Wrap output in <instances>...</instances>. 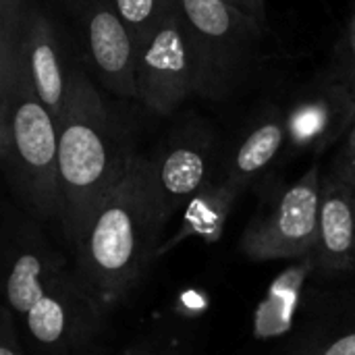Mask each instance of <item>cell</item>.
Listing matches in <instances>:
<instances>
[{
  "instance_id": "1",
  "label": "cell",
  "mask_w": 355,
  "mask_h": 355,
  "mask_svg": "<svg viewBox=\"0 0 355 355\" xmlns=\"http://www.w3.org/2000/svg\"><path fill=\"white\" fill-rule=\"evenodd\" d=\"M4 306L33 355H94L100 343L106 310L29 227L6 241Z\"/></svg>"
},
{
  "instance_id": "2",
  "label": "cell",
  "mask_w": 355,
  "mask_h": 355,
  "mask_svg": "<svg viewBox=\"0 0 355 355\" xmlns=\"http://www.w3.org/2000/svg\"><path fill=\"white\" fill-rule=\"evenodd\" d=\"M168 220L152 160L137 154L73 243L75 275L104 310L121 302L158 258Z\"/></svg>"
},
{
  "instance_id": "3",
  "label": "cell",
  "mask_w": 355,
  "mask_h": 355,
  "mask_svg": "<svg viewBox=\"0 0 355 355\" xmlns=\"http://www.w3.org/2000/svg\"><path fill=\"white\" fill-rule=\"evenodd\" d=\"M58 125V171L69 245L77 241L98 204L127 175L135 152L98 87L81 73L69 77Z\"/></svg>"
},
{
  "instance_id": "4",
  "label": "cell",
  "mask_w": 355,
  "mask_h": 355,
  "mask_svg": "<svg viewBox=\"0 0 355 355\" xmlns=\"http://www.w3.org/2000/svg\"><path fill=\"white\" fill-rule=\"evenodd\" d=\"M0 160L27 216L60 223L58 125L35 94L17 44L0 48Z\"/></svg>"
},
{
  "instance_id": "5",
  "label": "cell",
  "mask_w": 355,
  "mask_h": 355,
  "mask_svg": "<svg viewBox=\"0 0 355 355\" xmlns=\"http://www.w3.org/2000/svg\"><path fill=\"white\" fill-rule=\"evenodd\" d=\"M177 4L196 67L198 96L225 98L250 73L266 29L225 0Z\"/></svg>"
},
{
  "instance_id": "6",
  "label": "cell",
  "mask_w": 355,
  "mask_h": 355,
  "mask_svg": "<svg viewBox=\"0 0 355 355\" xmlns=\"http://www.w3.org/2000/svg\"><path fill=\"white\" fill-rule=\"evenodd\" d=\"M322 175L318 164L279 198L275 208L258 216L241 237V252L250 260L312 258L318 237Z\"/></svg>"
},
{
  "instance_id": "7",
  "label": "cell",
  "mask_w": 355,
  "mask_h": 355,
  "mask_svg": "<svg viewBox=\"0 0 355 355\" xmlns=\"http://www.w3.org/2000/svg\"><path fill=\"white\" fill-rule=\"evenodd\" d=\"M135 87L137 98L158 114H171L189 96H198L196 67L179 4L137 50Z\"/></svg>"
},
{
  "instance_id": "8",
  "label": "cell",
  "mask_w": 355,
  "mask_h": 355,
  "mask_svg": "<svg viewBox=\"0 0 355 355\" xmlns=\"http://www.w3.org/2000/svg\"><path fill=\"white\" fill-rule=\"evenodd\" d=\"M150 160L158 193L171 216L214 183V148L212 137L206 133H181Z\"/></svg>"
},
{
  "instance_id": "9",
  "label": "cell",
  "mask_w": 355,
  "mask_h": 355,
  "mask_svg": "<svg viewBox=\"0 0 355 355\" xmlns=\"http://www.w3.org/2000/svg\"><path fill=\"white\" fill-rule=\"evenodd\" d=\"M85 50L106 89L137 98L135 44L110 2H96L85 12Z\"/></svg>"
},
{
  "instance_id": "10",
  "label": "cell",
  "mask_w": 355,
  "mask_h": 355,
  "mask_svg": "<svg viewBox=\"0 0 355 355\" xmlns=\"http://www.w3.org/2000/svg\"><path fill=\"white\" fill-rule=\"evenodd\" d=\"M355 121L347 83H329L300 98L287 112V144L293 150H322Z\"/></svg>"
},
{
  "instance_id": "11",
  "label": "cell",
  "mask_w": 355,
  "mask_h": 355,
  "mask_svg": "<svg viewBox=\"0 0 355 355\" xmlns=\"http://www.w3.org/2000/svg\"><path fill=\"white\" fill-rule=\"evenodd\" d=\"M17 48L31 77L35 94L52 112L54 121H58L64 110L71 75H67L62 69L58 42L50 19L40 10L23 12Z\"/></svg>"
},
{
  "instance_id": "12",
  "label": "cell",
  "mask_w": 355,
  "mask_h": 355,
  "mask_svg": "<svg viewBox=\"0 0 355 355\" xmlns=\"http://www.w3.org/2000/svg\"><path fill=\"white\" fill-rule=\"evenodd\" d=\"M312 262L327 272L355 268L354 187L335 173L322 177L318 237Z\"/></svg>"
},
{
  "instance_id": "13",
  "label": "cell",
  "mask_w": 355,
  "mask_h": 355,
  "mask_svg": "<svg viewBox=\"0 0 355 355\" xmlns=\"http://www.w3.org/2000/svg\"><path fill=\"white\" fill-rule=\"evenodd\" d=\"M285 144L287 114H281L279 110L266 112L235 148L223 179L235 191L245 189L258 175H262L270 166Z\"/></svg>"
},
{
  "instance_id": "14",
  "label": "cell",
  "mask_w": 355,
  "mask_h": 355,
  "mask_svg": "<svg viewBox=\"0 0 355 355\" xmlns=\"http://www.w3.org/2000/svg\"><path fill=\"white\" fill-rule=\"evenodd\" d=\"M237 193L239 191H235L225 179L214 181L206 189H202L185 206V214L179 231L173 235L171 241H162L158 256L173 250L177 243L185 241L187 237H202L206 241H216L223 233L225 220L233 208Z\"/></svg>"
},
{
  "instance_id": "15",
  "label": "cell",
  "mask_w": 355,
  "mask_h": 355,
  "mask_svg": "<svg viewBox=\"0 0 355 355\" xmlns=\"http://www.w3.org/2000/svg\"><path fill=\"white\" fill-rule=\"evenodd\" d=\"M112 4L137 52L162 27L177 0H112Z\"/></svg>"
},
{
  "instance_id": "16",
  "label": "cell",
  "mask_w": 355,
  "mask_h": 355,
  "mask_svg": "<svg viewBox=\"0 0 355 355\" xmlns=\"http://www.w3.org/2000/svg\"><path fill=\"white\" fill-rule=\"evenodd\" d=\"M2 322H0V355H23L21 352V335L15 322L12 312L2 306Z\"/></svg>"
},
{
  "instance_id": "17",
  "label": "cell",
  "mask_w": 355,
  "mask_h": 355,
  "mask_svg": "<svg viewBox=\"0 0 355 355\" xmlns=\"http://www.w3.org/2000/svg\"><path fill=\"white\" fill-rule=\"evenodd\" d=\"M337 177H341L345 183H349L355 187V121L349 129V137L345 141V148L341 150L337 162H335V171Z\"/></svg>"
},
{
  "instance_id": "18",
  "label": "cell",
  "mask_w": 355,
  "mask_h": 355,
  "mask_svg": "<svg viewBox=\"0 0 355 355\" xmlns=\"http://www.w3.org/2000/svg\"><path fill=\"white\" fill-rule=\"evenodd\" d=\"M310 355H355V329L339 335L320 349H314Z\"/></svg>"
},
{
  "instance_id": "19",
  "label": "cell",
  "mask_w": 355,
  "mask_h": 355,
  "mask_svg": "<svg viewBox=\"0 0 355 355\" xmlns=\"http://www.w3.org/2000/svg\"><path fill=\"white\" fill-rule=\"evenodd\" d=\"M227 4L235 6L237 10L252 17L258 25L268 29V17H266V0H225Z\"/></svg>"
},
{
  "instance_id": "20",
  "label": "cell",
  "mask_w": 355,
  "mask_h": 355,
  "mask_svg": "<svg viewBox=\"0 0 355 355\" xmlns=\"http://www.w3.org/2000/svg\"><path fill=\"white\" fill-rule=\"evenodd\" d=\"M349 48H352V54H354L355 58V15L352 17V21H349Z\"/></svg>"
},
{
  "instance_id": "21",
  "label": "cell",
  "mask_w": 355,
  "mask_h": 355,
  "mask_svg": "<svg viewBox=\"0 0 355 355\" xmlns=\"http://www.w3.org/2000/svg\"><path fill=\"white\" fill-rule=\"evenodd\" d=\"M129 355H158V354H150V352H135V354H129Z\"/></svg>"
},
{
  "instance_id": "22",
  "label": "cell",
  "mask_w": 355,
  "mask_h": 355,
  "mask_svg": "<svg viewBox=\"0 0 355 355\" xmlns=\"http://www.w3.org/2000/svg\"><path fill=\"white\" fill-rule=\"evenodd\" d=\"M354 210H355V187H354Z\"/></svg>"
},
{
  "instance_id": "23",
  "label": "cell",
  "mask_w": 355,
  "mask_h": 355,
  "mask_svg": "<svg viewBox=\"0 0 355 355\" xmlns=\"http://www.w3.org/2000/svg\"><path fill=\"white\" fill-rule=\"evenodd\" d=\"M352 94H354V98H355V87H352Z\"/></svg>"
}]
</instances>
